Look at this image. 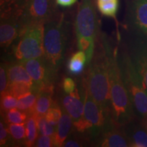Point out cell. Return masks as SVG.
<instances>
[{"instance_id": "obj_1", "label": "cell", "mask_w": 147, "mask_h": 147, "mask_svg": "<svg viewBox=\"0 0 147 147\" xmlns=\"http://www.w3.org/2000/svg\"><path fill=\"white\" fill-rule=\"evenodd\" d=\"M113 44L104 34L99 36L83 82L90 95L102 107L111 110L109 80L110 53Z\"/></svg>"}, {"instance_id": "obj_2", "label": "cell", "mask_w": 147, "mask_h": 147, "mask_svg": "<svg viewBox=\"0 0 147 147\" xmlns=\"http://www.w3.org/2000/svg\"><path fill=\"white\" fill-rule=\"evenodd\" d=\"M84 113L76 122H73L72 131L82 138L87 144H93L102 134L118 127L113 120L111 110L102 107L92 98L82 81Z\"/></svg>"}, {"instance_id": "obj_3", "label": "cell", "mask_w": 147, "mask_h": 147, "mask_svg": "<svg viewBox=\"0 0 147 147\" xmlns=\"http://www.w3.org/2000/svg\"><path fill=\"white\" fill-rule=\"evenodd\" d=\"M109 80L113 120L118 127H124L136 116L121 77L118 62V46L115 47L113 45L110 53Z\"/></svg>"}, {"instance_id": "obj_4", "label": "cell", "mask_w": 147, "mask_h": 147, "mask_svg": "<svg viewBox=\"0 0 147 147\" xmlns=\"http://www.w3.org/2000/svg\"><path fill=\"white\" fill-rule=\"evenodd\" d=\"M69 34V25L63 13H59L45 24V58L51 68L57 72L65 58Z\"/></svg>"}, {"instance_id": "obj_5", "label": "cell", "mask_w": 147, "mask_h": 147, "mask_svg": "<svg viewBox=\"0 0 147 147\" xmlns=\"http://www.w3.org/2000/svg\"><path fill=\"white\" fill-rule=\"evenodd\" d=\"M118 62L122 80L129 95L136 116L142 119L147 115V90L123 45L118 46Z\"/></svg>"}, {"instance_id": "obj_6", "label": "cell", "mask_w": 147, "mask_h": 147, "mask_svg": "<svg viewBox=\"0 0 147 147\" xmlns=\"http://www.w3.org/2000/svg\"><path fill=\"white\" fill-rule=\"evenodd\" d=\"M45 24L36 23L25 27L20 33L14 46L13 55L16 61L45 57L44 48Z\"/></svg>"}, {"instance_id": "obj_7", "label": "cell", "mask_w": 147, "mask_h": 147, "mask_svg": "<svg viewBox=\"0 0 147 147\" xmlns=\"http://www.w3.org/2000/svg\"><path fill=\"white\" fill-rule=\"evenodd\" d=\"M74 30L76 38L82 37L97 42L101 32L94 0H80L75 18Z\"/></svg>"}, {"instance_id": "obj_8", "label": "cell", "mask_w": 147, "mask_h": 147, "mask_svg": "<svg viewBox=\"0 0 147 147\" xmlns=\"http://www.w3.org/2000/svg\"><path fill=\"white\" fill-rule=\"evenodd\" d=\"M58 14L57 4L55 0H27L20 19L21 32L32 24H45Z\"/></svg>"}, {"instance_id": "obj_9", "label": "cell", "mask_w": 147, "mask_h": 147, "mask_svg": "<svg viewBox=\"0 0 147 147\" xmlns=\"http://www.w3.org/2000/svg\"><path fill=\"white\" fill-rule=\"evenodd\" d=\"M34 82L33 91L39 94L42 91H54L55 81L57 78V71L51 68L45 57L32 59L21 62Z\"/></svg>"}, {"instance_id": "obj_10", "label": "cell", "mask_w": 147, "mask_h": 147, "mask_svg": "<svg viewBox=\"0 0 147 147\" xmlns=\"http://www.w3.org/2000/svg\"><path fill=\"white\" fill-rule=\"evenodd\" d=\"M130 33L123 45L147 90V35Z\"/></svg>"}, {"instance_id": "obj_11", "label": "cell", "mask_w": 147, "mask_h": 147, "mask_svg": "<svg viewBox=\"0 0 147 147\" xmlns=\"http://www.w3.org/2000/svg\"><path fill=\"white\" fill-rule=\"evenodd\" d=\"M8 90L16 98L33 91L34 82L23 64L14 61L8 64Z\"/></svg>"}, {"instance_id": "obj_12", "label": "cell", "mask_w": 147, "mask_h": 147, "mask_svg": "<svg viewBox=\"0 0 147 147\" xmlns=\"http://www.w3.org/2000/svg\"><path fill=\"white\" fill-rule=\"evenodd\" d=\"M126 25L129 32L147 35V0H128Z\"/></svg>"}, {"instance_id": "obj_13", "label": "cell", "mask_w": 147, "mask_h": 147, "mask_svg": "<svg viewBox=\"0 0 147 147\" xmlns=\"http://www.w3.org/2000/svg\"><path fill=\"white\" fill-rule=\"evenodd\" d=\"M93 146L101 147H127L130 142L123 127H116L97 138Z\"/></svg>"}, {"instance_id": "obj_14", "label": "cell", "mask_w": 147, "mask_h": 147, "mask_svg": "<svg viewBox=\"0 0 147 147\" xmlns=\"http://www.w3.org/2000/svg\"><path fill=\"white\" fill-rule=\"evenodd\" d=\"M82 93H78V90L76 89L74 92L67 95H61V102L62 104L61 108L65 110L71 118L73 122H76L82 117L84 113V104L80 99Z\"/></svg>"}, {"instance_id": "obj_15", "label": "cell", "mask_w": 147, "mask_h": 147, "mask_svg": "<svg viewBox=\"0 0 147 147\" xmlns=\"http://www.w3.org/2000/svg\"><path fill=\"white\" fill-rule=\"evenodd\" d=\"M133 147H147V131L141 123L132 120L123 127Z\"/></svg>"}, {"instance_id": "obj_16", "label": "cell", "mask_w": 147, "mask_h": 147, "mask_svg": "<svg viewBox=\"0 0 147 147\" xmlns=\"http://www.w3.org/2000/svg\"><path fill=\"white\" fill-rule=\"evenodd\" d=\"M62 111H63L62 116L57 126L55 135L53 136L54 146L56 147L63 146L64 143L67 139V137L72 131V119L63 108H62Z\"/></svg>"}, {"instance_id": "obj_17", "label": "cell", "mask_w": 147, "mask_h": 147, "mask_svg": "<svg viewBox=\"0 0 147 147\" xmlns=\"http://www.w3.org/2000/svg\"><path fill=\"white\" fill-rule=\"evenodd\" d=\"M53 91H42L40 92L33 114L36 117L45 116L53 103Z\"/></svg>"}, {"instance_id": "obj_18", "label": "cell", "mask_w": 147, "mask_h": 147, "mask_svg": "<svg viewBox=\"0 0 147 147\" xmlns=\"http://www.w3.org/2000/svg\"><path fill=\"white\" fill-rule=\"evenodd\" d=\"M87 64V57L82 51H78L71 55L67 63V69L71 74L78 75L83 71Z\"/></svg>"}, {"instance_id": "obj_19", "label": "cell", "mask_w": 147, "mask_h": 147, "mask_svg": "<svg viewBox=\"0 0 147 147\" xmlns=\"http://www.w3.org/2000/svg\"><path fill=\"white\" fill-rule=\"evenodd\" d=\"M7 125H8L9 133L12 138V145L18 146H25V141H26L25 124L10 123Z\"/></svg>"}, {"instance_id": "obj_20", "label": "cell", "mask_w": 147, "mask_h": 147, "mask_svg": "<svg viewBox=\"0 0 147 147\" xmlns=\"http://www.w3.org/2000/svg\"><path fill=\"white\" fill-rule=\"evenodd\" d=\"M25 127H26L25 146H34L36 140L38 137V134H39L36 115L32 114L29 116L25 123Z\"/></svg>"}, {"instance_id": "obj_21", "label": "cell", "mask_w": 147, "mask_h": 147, "mask_svg": "<svg viewBox=\"0 0 147 147\" xmlns=\"http://www.w3.org/2000/svg\"><path fill=\"white\" fill-rule=\"evenodd\" d=\"M29 115L27 112L18 108H13L1 115L3 121L7 124H25Z\"/></svg>"}, {"instance_id": "obj_22", "label": "cell", "mask_w": 147, "mask_h": 147, "mask_svg": "<svg viewBox=\"0 0 147 147\" xmlns=\"http://www.w3.org/2000/svg\"><path fill=\"white\" fill-rule=\"evenodd\" d=\"M38 97V93L34 91L18 97L17 108L27 112L29 115H32Z\"/></svg>"}, {"instance_id": "obj_23", "label": "cell", "mask_w": 147, "mask_h": 147, "mask_svg": "<svg viewBox=\"0 0 147 147\" xmlns=\"http://www.w3.org/2000/svg\"><path fill=\"white\" fill-rule=\"evenodd\" d=\"M97 8L103 15L108 17L116 18L119 7V0L96 2Z\"/></svg>"}, {"instance_id": "obj_24", "label": "cell", "mask_w": 147, "mask_h": 147, "mask_svg": "<svg viewBox=\"0 0 147 147\" xmlns=\"http://www.w3.org/2000/svg\"><path fill=\"white\" fill-rule=\"evenodd\" d=\"M62 108L56 102H53L52 106L46 114L45 117L48 122L55 127H57L62 116Z\"/></svg>"}, {"instance_id": "obj_25", "label": "cell", "mask_w": 147, "mask_h": 147, "mask_svg": "<svg viewBox=\"0 0 147 147\" xmlns=\"http://www.w3.org/2000/svg\"><path fill=\"white\" fill-rule=\"evenodd\" d=\"M18 99L7 91L4 94L1 95V114L2 115L11 109L17 108Z\"/></svg>"}, {"instance_id": "obj_26", "label": "cell", "mask_w": 147, "mask_h": 147, "mask_svg": "<svg viewBox=\"0 0 147 147\" xmlns=\"http://www.w3.org/2000/svg\"><path fill=\"white\" fill-rule=\"evenodd\" d=\"M37 124H38V130L39 133L42 135L50 136H54L55 133V129L54 127L48 122L45 116H40L36 117Z\"/></svg>"}, {"instance_id": "obj_27", "label": "cell", "mask_w": 147, "mask_h": 147, "mask_svg": "<svg viewBox=\"0 0 147 147\" xmlns=\"http://www.w3.org/2000/svg\"><path fill=\"white\" fill-rule=\"evenodd\" d=\"M8 64L3 63L0 67V93L1 95L4 94L8 90Z\"/></svg>"}, {"instance_id": "obj_28", "label": "cell", "mask_w": 147, "mask_h": 147, "mask_svg": "<svg viewBox=\"0 0 147 147\" xmlns=\"http://www.w3.org/2000/svg\"><path fill=\"white\" fill-rule=\"evenodd\" d=\"M12 144V138L9 133L8 125L3 121L0 122V146H7Z\"/></svg>"}, {"instance_id": "obj_29", "label": "cell", "mask_w": 147, "mask_h": 147, "mask_svg": "<svg viewBox=\"0 0 147 147\" xmlns=\"http://www.w3.org/2000/svg\"><path fill=\"white\" fill-rule=\"evenodd\" d=\"M34 146L36 147H51L54 146L53 137L50 136L42 135L39 136L37 138Z\"/></svg>"}, {"instance_id": "obj_30", "label": "cell", "mask_w": 147, "mask_h": 147, "mask_svg": "<svg viewBox=\"0 0 147 147\" xmlns=\"http://www.w3.org/2000/svg\"><path fill=\"white\" fill-rule=\"evenodd\" d=\"M62 87L65 94H70L76 89V84L72 78L69 77H65L63 78Z\"/></svg>"}, {"instance_id": "obj_31", "label": "cell", "mask_w": 147, "mask_h": 147, "mask_svg": "<svg viewBox=\"0 0 147 147\" xmlns=\"http://www.w3.org/2000/svg\"><path fill=\"white\" fill-rule=\"evenodd\" d=\"M55 1L57 5L63 7V8H67L75 4L78 1V0H55Z\"/></svg>"}, {"instance_id": "obj_32", "label": "cell", "mask_w": 147, "mask_h": 147, "mask_svg": "<svg viewBox=\"0 0 147 147\" xmlns=\"http://www.w3.org/2000/svg\"><path fill=\"white\" fill-rule=\"evenodd\" d=\"M14 1H15L16 3H17L18 5H21V6L24 7V5H25V3L27 2V0H14Z\"/></svg>"}, {"instance_id": "obj_33", "label": "cell", "mask_w": 147, "mask_h": 147, "mask_svg": "<svg viewBox=\"0 0 147 147\" xmlns=\"http://www.w3.org/2000/svg\"><path fill=\"white\" fill-rule=\"evenodd\" d=\"M141 120H142V123L143 125V126H144V127L146 129V130L147 131V115L144 117V118L141 119Z\"/></svg>"}, {"instance_id": "obj_34", "label": "cell", "mask_w": 147, "mask_h": 147, "mask_svg": "<svg viewBox=\"0 0 147 147\" xmlns=\"http://www.w3.org/2000/svg\"><path fill=\"white\" fill-rule=\"evenodd\" d=\"M12 0H0V3H1L0 4H1V6H3V5H6L7 3L10 2Z\"/></svg>"}, {"instance_id": "obj_35", "label": "cell", "mask_w": 147, "mask_h": 147, "mask_svg": "<svg viewBox=\"0 0 147 147\" xmlns=\"http://www.w3.org/2000/svg\"><path fill=\"white\" fill-rule=\"evenodd\" d=\"M110 1V0H96V2H103V1Z\"/></svg>"}]
</instances>
